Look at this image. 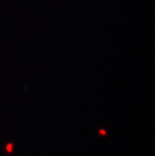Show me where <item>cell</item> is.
I'll return each mask as SVG.
<instances>
[{"mask_svg": "<svg viewBox=\"0 0 155 156\" xmlns=\"http://www.w3.org/2000/svg\"><path fill=\"white\" fill-rule=\"evenodd\" d=\"M7 150H8L9 152H11V151H12V145H11V144H8V145H7Z\"/></svg>", "mask_w": 155, "mask_h": 156, "instance_id": "6da1fadb", "label": "cell"}]
</instances>
